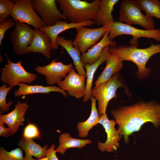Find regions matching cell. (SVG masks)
Masks as SVG:
<instances>
[{
  "mask_svg": "<svg viewBox=\"0 0 160 160\" xmlns=\"http://www.w3.org/2000/svg\"><path fill=\"white\" fill-rule=\"evenodd\" d=\"M96 23V21L92 20L77 23H68L67 21L60 20L52 26H44L40 30L48 35L52 42L53 49H58L59 46L56 44V40L58 35L61 33L71 28H76L81 26L92 27Z\"/></svg>",
  "mask_w": 160,
  "mask_h": 160,
  "instance_id": "obj_15",
  "label": "cell"
},
{
  "mask_svg": "<svg viewBox=\"0 0 160 160\" xmlns=\"http://www.w3.org/2000/svg\"><path fill=\"white\" fill-rule=\"evenodd\" d=\"M109 33L108 29L100 41L87 52L82 53L81 58L83 65H91L96 62L100 58L104 48L107 45H109L111 47L116 46V41L109 39Z\"/></svg>",
  "mask_w": 160,
  "mask_h": 160,
  "instance_id": "obj_18",
  "label": "cell"
},
{
  "mask_svg": "<svg viewBox=\"0 0 160 160\" xmlns=\"http://www.w3.org/2000/svg\"><path fill=\"white\" fill-rule=\"evenodd\" d=\"M59 144L55 150L56 152L64 154L67 150L71 148H78L81 149L88 144L91 143L90 139L82 140L71 137L68 133L60 134L58 138Z\"/></svg>",
  "mask_w": 160,
  "mask_h": 160,
  "instance_id": "obj_25",
  "label": "cell"
},
{
  "mask_svg": "<svg viewBox=\"0 0 160 160\" xmlns=\"http://www.w3.org/2000/svg\"><path fill=\"white\" fill-rule=\"evenodd\" d=\"M35 34L33 40L27 49L30 53H40L47 58H49L51 51L53 49L50 39L45 33L38 28H35Z\"/></svg>",
  "mask_w": 160,
  "mask_h": 160,
  "instance_id": "obj_17",
  "label": "cell"
},
{
  "mask_svg": "<svg viewBox=\"0 0 160 160\" xmlns=\"http://www.w3.org/2000/svg\"><path fill=\"white\" fill-rule=\"evenodd\" d=\"M109 45H108L104 48L100 58L95 63L91 65L87 64L84 65V67L86 71L87 78L86 84V94L83 100L84 103L87 102L90 99L91 97V90L94 74L100 65L106 61L110 54L109 51Z\"/></svg>",
  "mask_w": 160,
  "mask_h": 160,
  "instance_id": "obj_20",
  "label": "cell"
},
{
  "mask_svg": "<svg viewBox=\"0 0 160 160\" xmlns=\"http://www.w3.org/2000/svg\"><path fill=\"white\" fill-rule=\"evenodd\" d=\"M91 109L90 115L87 119L84 122H79L77 124V128L79 137L84 138L88 135L89 131L93 127L99 124L100 116L96 107V100L91 96Z\"/></svg>",
  "mask_w": 160,
  "mask_h": 160,
  "instance_id": "obj_24",
  "label": "cell"
},
{
  "mask_svg": "<svg viewBox=\"0 0 160 160\" xmlns=\"http://www.w3.org/2000/svg\"><path fill=\"white\" fill-rule=\"evenodd\" d=\"M72 41V39L68 40L63 36H58L56 40V43L57 45L61 46L66 51L73 61L77 73L79 75L87 77L86 72L81 60L80 52L74 47Z\"/></svg>",
  "mask_w": 160,
  "mask_h": 160,
  "instance_id": "obj_22",
  "label": "cell"
},
{
  "mask_svg": "<svg viewBox=\"0 0 160 160\" xmlns=\"http://www.w3.org/2000/svg\"><path fill=\"white\" fill-rule=\"evenodd\" d=\"M120 87L124 89L125 93L128 97L132 96V94L123 78L118 72L115 73L106 82L101 83L91 89V96L98 101L97 110L100 117L106 113V109L109 101L117 97L116 91Z\"/></svg>",
  "mask_w": 160,
  "mask_h": 160,
  "instance_id": "obj_4",
  "label": "cell"
},
{
  "mask_svg": "<svg viewBox=\"0 0 160 160\" xmlns=\"http://www.w3.org/2000/svg\"><path fill=\"white\" fill-rule=\"evenodd\" d=\"M17 145L24 151L25 156L24 160H33L32 156L39 159L46 156L48 145L46 144L41 147L35 143L33 139L22 137Z\"/></svg>",
  "mask_w": 160,
  "mask_h": 160,
  "instance_id": "obj_19",
  "label": "cell"
},
{
  "mask_svg": "<svg viewBox=\"0 0 160 160\" xmlns=\"http://www.w3.org/2000/svg\"><path fill=\"white\" fill-rule=\"evenodd\" d=\"M33 9L41 16L44 25L50 26L67 18L59 10L56 0H31Z\"/></svg>",
  "mask_w": 160,
  "mask_h": 160,
  "instance_id": "obj_11",
  "label": "cell"
},
{
  "mask_svg": "<svg viewBox=\"0 0 160 160\" xmlns=\"http://www.w3.org/2000/svg\"><path fill=\"white\" fill-rule=\"evenodd\" d=\"M119 1V0H101L96 23L98 26H103L107 21H115L112 12L114 6Z\"/></svg>",
  "mask_w": 160,
  "mask_h": 160,
  "instance_id": "obj_26",
  "label": "cell"
},
{
  "mask_svg": "<svg viewBox=\"0 0 160 160\" xmlns=\"http://www.w3.org/2000/svg\"><path fill=\"white\" fill-rule=\"evenodd\" d=\"M11 16L13 20L32 26L40 29L44 25L38 15L32 6L31 0H15Z\"/></svg>",
  "mask_w": 160,
  "mask_h": 160,
  "instance_id": "obj_9",
  "label": "cell"
},
{
  "mask_svg": "<svg viewBox=\"0 0 160 160\" xmlns=\"http://www.w3.org/2000/svg\"><path fill=\"white\" fill-rule=\"evenodd\" d=\"M99 124H101L107 134V138L105 142L99 141L98 148L101 152H112L116 150L119 146L121 137L115 125L116 123L115 120H109L106 113L100 117Z\"/></svg>",
  "mask_w": 160,
  "mask_h": 160,
  "instance_id": "obj_13",
  "label": "cell"
},
{
  "mask_svg": "<svg viewBox=\"0 0 160 160\" xmlns=\"http://www.w3.org/2000/svg\"><path fill=\"white\" fill-rule=\"evenodd\" d=\"M4 124L0 121V136L4 137H8L14 135L12 130L10 128L4 127Z\"/></svg>",
  "mask_w": 160,
  "mask_h": 160,
  "instance_id": "obj_33",
  "label": "cell"
},
{
  "mask_svg": "<svg viewBox=\"0 0 160 160\" xmlns=\"http://www.w3.org/2000/svg\"><path fill=\"white\" fill-rule=\"evenodd\" d=\"M136 0H123L121 3L118 20L129 25H139L147 30L155 29V20L144 15Z\"/></svg>",
  "mask_w": 160,
  "mask_h": 160,
  "instance_id": "obj_6",
  "label": "cell"
},
{
  "mask_svg": "<svg viewBox=\"0 0 160 160\" xmlns=\"http://www.w3.org/2000/svg\"><path fill=\"white\" fill-rule=\"evenodd\" d=\"M14 3V0H0V21L9 18Z\"/></svg>",
  "mask_w": 160,
  "mask_h": 160,
  "instance_id": "obj_30",
  "label": "cell"
},
{
  "mask_svg": "<svg viewBox=\"0 0 160 160\" xmlns=\"http://www.w3.org/2000/svg\"><path fill=\"white\" fill-rule=\"evenodd\" d=\"M28 122L23 130V137L32 139H41V133L37 126L33 123Z\"/></svg>",
  "mask_w": 160,
  "mask_h": 160,
  "instance_id": "obj_31",
  "label": "cell"
},
{
  "mask_svg": "<svg viewBox=\"0 0 160 160\" xmlns=\"http://www.w3.org/2000/svg\"><path fill=\"white\" fill-rule=\"evenodd\" d=\"M145 15L151 18L160 20V2L158 0H137Z\"/></svg>",
  "mask_w": 160,
  "mask_h": 160,
  "instance_id": "obj_27",
  "label": "cell"
},
{
  "mask_svg": "<svg viewBox=\"0 0 160 160\" xmlns=\"http://www.w3.org/2000/svg\"><path fill=\"white\" fill-rule=\"evenodd\" d=\"M13 87L8 86L4 84L0 87V114H2L4 112L8 111L9 107L12 104L13 101L6 102V97L9 91L12 89Z\"/></svg>",
  "mask_w": 160,
  "mask_h": 160,
  "instance_id": "obj_28",
  "label": "cell"
},
{
  "mask_svg": "<svg viewBox=\"0 0 160 160\" xmlns=\"http://www.w3.org/2000/svg\"><path fill=\"white\" fill-rule=\"evenodd\" d=\"M101 0L92 2L81 0H56L59 11L67 20L80 23L90 20L96 21Z\"/></svg>",
  "mask_w": 160,
  "mask_h": 160,
  "instance_id": "obj_3",
  "label": "cell"
},
{
  "mask_svg": "<svg viewBox=\"0 0 160 160\" xmlns=\"http://www.w3.org/2000/svg\"><path fill=\"white\" fill-rule=\"evenodd\" d=\"M0 160H24L23 150L21 148H17L8 151L1 146Z\"/></svg>",
  "mask_w": 160,
  "mask_h": 160,
  "instance_id": "obj_29",
  "label": "cell"
},
{
  "mask_svg": "<svg viewBox=\"0 0 160 160\" xmlns=\"http://www.w3.org/2000/svg\"><path fill=\"white\" fill-rule=\"evenodd\" d=\"M106 62L105 69L95 82V86L108 81L115 73L119 72L123 67L122 61L114 54H110Z\"/></svg>",
  "mask_w": 160,
  "mask_h": 160,
  "instance_id": "obj_21",
  "label": "cell"
},
{
  "mask_svg": "<svg viewBox=\"0 0 160 160\" xmlns=\"http://www.w3.org/2000/svg\"><path fill=\"white\" fill-rule=\"evenodd\" d=\"M56 61L53 60L47 65L38 66L35 69L37 72L45 76L46 82L49 86L58 84L73 68L71 63L65 65L62 62Z\"/></svg>",
  "mask_w": 160,
  "mask_h": 160,
  "instance_id": "obj_12",
  "label": "cell"
},
{
  "mask_svg": "<svg viewBox=\"0 0 160 160\" xmlns=\"http://www.w3.org/2000/svg\"><path fill=\"white\" fill-rule=\"evenodd\" d=\"M18 89L14 92L15 97H20L36 93L48 94L51 92L61 93L65 97H67V93L59 87L49 86H44L39 85H29L23 83H20Z\"/></svg>",
  "mask_w": 160,
  "mask_h": 160,
  "instance_id": "obj_23",
  "label": "cell"
},
{
  "mask_svg": "<svg viewBox=\"0 0 160 160\" xmlns=\"http://www.w3.org/2000/svg\"><path fill=\"white\" fill-rule=\"evenodd\" d=\"M7 64L2 69L1 80L8 86L13 87L18 86L20 83L30 84L35 80L37 75L27 71L22 65V61L16 63L12 62L7 53Z\"/></svg>",
  "mask_w": 160,
  "mask_h": 160,
  "instance_id": "obj_7",
  "label": "cell"
},
{
  "mask_svg": "<svg viewBox=\"0 0 160 160\" xmlns=\"http://www.w3.org/2000/svg\"><path fill=\"white\" fill-rule=\"evenodd\" d=\"M33 160H49L48 158L46 156L45 157L43 158L42 159H33Z\"/></svg>",
  "mask_w": 160,
  "mask_h": 160,
  "instance_id": "obj_35",
  "label": "cell"
},
{
  "mask_svg": "<svg viewBox=\"0 0 160 160\" xmlns=\"http://www.w3.org/2000/svg\"><path fill=\"white\" fill-rule=\"evenodd\" d=\"M111 113L117 124L121 138L128 144L129 137L140 130L148 122L155 128L160 126V103L154 100H140L129 105H122L112 109Z\"/></svg>",
  "mask_w": 160,
  "mask_h": 160,
  "instance_id": "obj_1",
  "label": "cell"
},
{
  "mask_svg": "<svg viewBox=\"0 0 160 160\" xmlns=\"http://www.w3.org/2000/svg\"><path fill=\"white\" fill-rule=\"evenodd\" d=\"M109 28L108 37L111 41L118 36L122 35L133 36L130 41V45L138 46V39L140 37L152 38L160 42V28L153 30H142L135 28L130 25L119 21H107L103 26Z\"/></svg>",
  "mask_w": 160,
  "mask_h": 160,
  "instance_id": "obj_5",
  "label": "cell"
},
{
  "mask_svg": "<svg viewBox=\"0 0 160 160\" xmlns=\"http://www.w3.org/2000/svg\"><path fill=\"white\" fill-rule=\"evenodd\" d=\"M15 22V28L10 33V36L12 49L15 53L18 55L29 54L27 49L33 40L35 30L26 23L18 21Z\"/></svg>",
  "mask_w": 160,
  "mask_h": 160,
  "instance_id": "obj_10",
  "label": "cell"
},
{
  "mask_svg": "<svg viewBox=\"0 0 160 160\" xmlns=\"http://www.w3.org/2000/svg\"><path fill=\"white\" fill-rule=\"evenodd\" d=\"M110 54L117 55L122 61H130L137 67L136 76L139 80L146 78L151 73V69L146 66V64L153 55L160 53V45L151 44L148 48L140 49L137 47L120 45L114 47H110Z\"/></svg>",
  "mask_w": 160,
  "mask_h": 160,
  "instance_id": "obj_2",
  "label": "cell"
},
{
  "mask_svg": "<svg viewBox=\"0 0 160 160\" xmlns=\"http://www.w3.org/2000/svg\"><path fill=\"white\" fill-rule=\"evenodd\" d=\"M15 22L13 19L6 18L0 21V46L1 45L2 41L4 39V35L6 31L9 28L15 26Z\"/></svg>",
  "mask_w": 160,
  "mask_h": 160,
  "instance_id": "obj_32",
  "label": "cell"
},
{
  "mask_svg": "<svg viewBox=\"0 0 160 160\" xmlns=\"http://www.w3.org/2000/svg\"><path fill=\"white\" fill-rule=\"evenodd\" d=\"M86 78L85 76L79 75L73 68L57 85L64 90L66 91L71 96L80 99L84 97L86 94Z\"/></svg>",
  "mask_w": 160,
  "mask_h": 160,
  "instance_id": "obj_14",
  "label": "cell"
},
{
  "mask_svg": "<svg viewBox=\"0 0 160 160\" xmlns=\"http://www.w3.org/2000/svg\"><path fill=\"white\" fill-rule=\"evenodd\" d=\"M75 29L77 33L72 44L82 53L86 52L97 43L109 29L106 25L94 28L83 26Z\"/></svg>",
  "mask_w": 160,
  "mask_h": 160,
  "instance_id": "obj_8",
  "label": "cell"
},
{
  "mask_svg": "<svg viewBox=\"0 0 160 160\" xmlns=\"http://www.w3.org/2000/svg\"><path fill=\"white\" fill-rule=\"evenodd\" d=\"M56 146L53 144L51 145L50 147L47 149L46 156L49 160H59L56 155V151L55 150Z\"/></svg>",
  "mask_w": 160,
  "mask_h": 160,
  "instance_id": "obj_34",
  "label": "cell"
},
{
  "mask_svg": "<svg viewBox=\"0 0 160 160\" xmlns=\"http://www.w3.org/2000/svg\"><path fill=\"white\" fill-rule=\"evenodd\" d=\"M29 107L27 103L18 101L10 112L6 114H0V121L6 124L15 134L19 127L24 125V116Z\"/></svg>",
  "mask_w": 160,
  "mask_h": 160,
  "instance_id": "obj_16",
  "label": "cell"
}]
</instances>
